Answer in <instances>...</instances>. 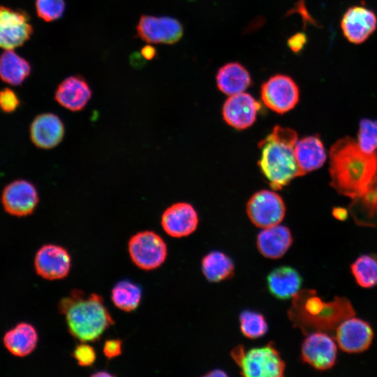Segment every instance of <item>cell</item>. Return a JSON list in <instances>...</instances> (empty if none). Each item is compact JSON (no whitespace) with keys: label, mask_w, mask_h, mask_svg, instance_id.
Returning <instances> with one entry per match:
<instances>
[{"label":"cell","mask_w":377,"mask_h":377,"mask_svg":"<svg viewBox=\"0 0 377 377\" xmlns=\"http://www.w3.org/2000/svg\"><path fill=\"white\" fill-rule=\"evenodd\" d=\"M329 158L331 186L351 199L362 193L377 177V151H364L350 137L334 142Z\"/></svg>","instance_id":"1"},{"label":"cell","mask_w":377,"mask_h":377,"mask_svg":"<svg viewBox=\"0 0 377 377\" xmlns=\"http://www.w3.org/2000/svg\"><path fill=\"white\" fill-rule=\"evenodd\" d=\"M293 299L289 318L305 335L319 331L334 336L343 320L355 315L352 304L343 297L337 296L332 301L325 302L315 290L305 289L300 290Z\"/></svg>","instance_id":"2"},{"label":"cell","mask_w":377,"mask_h":377,"mask_svg":"<svg viewBox=\"0 0 377 377\" xmlns=\"http://www.w3.org/2000/svg\"><path fill=\"white\" fill-rule=\"evenodd\" d=\"M297 133L275 126L272 132L258 143L260 157L258 166L274 190H280L293 179L305 175L295 154Z\"/></svg>","instance_id":"3"},{"label":"cell","mask_w":377,"mask_h":377,"mask_svg":"<svg viewBox=\"0 0 377 377\" xmlns=\"http://www.w3.org/2000/svg\"><path fill=\"white\" fill-rule=\"evenodd\" d=\"M59 312L65 316L69 333L82 342L98 340L114 324L103 297L96 293L85 296L73 290L59 303Z\"/></svg>","instance_id":"4"},{"label":"cell","mask_w":377,"mask_h":377,"mask_svg":"<svg viewBox=\"0 0 377 377\" xmlns=\"http://www.w3.org/2000/svg\"><path fill=\"white\" fill-rule=\"evenodd\" d=\"M233 360L239 366L240 374L245 377H281L286 364L274 343L254 347L246 350L239 345L231 351Z\"/></svg>","instance_id":"5"},{"label":"cell","mask_w":377,"mask_h":377,"mask_svg":"<svg viewBox=\"0 0 377 377\" xmlns=\"http://www.w3.org/2000/svg\"><path fill=\"white\" fill-rule=\"evenodd\" d=\"M128 250L133 263L147 271L159 267L168 255L167 245L163 239L151 230L133 235L128 242Z\"/></svg>","instance_id":"6"},{"label":"cell","mask_w":377,"mask_h":377,"mask_svg":"<svg viewBox=\"0 0 377 377\" xmlns=\"http://www.w3.org/2000/svg\"><path fill=\"white\" fill-rule=\"evenodd\" d=\"M265 105L270 110L283 114L295 108L300 99V90L288 75L277 74L265 82L260 89Z\"/></svg>","instance_id":"7"},{"label":"cell","mask_w":377,"mask_h":377,"mask_svg":"<svg viewBox=\"0 0 377 377\" xmlns=\"http://www.w3.org/2000/svg\"><path fill=\"white\" fill-rule=\"evenodd\" d=\"M301 346V360L315 369H332L337 358V343L332 334L313 332L306 334Z\"/></svg>","instance_id":"8"},{"label":"cell","mask_w":377,"mask_h":377,"mask_svg":"<svg viewBox=\"0 0 377 377\" xmlns=\"http://www.w3.org/2000/svg\"><path fill=\"white\" fill-rule=\"evenodd\" d=\"M182 23L170 16L142 15L136 26L137 36L153 44H173L183 36Z\"/></svg>","instance_id":"9"},{"label":"cell","mask_w":377,"mask_h":377,"mask_svg":"<svg viewBox=\"0 0 377 377\" xmlns=\"http://www.w3.org/2000/svg\"><path fill=\"white\" fill-rule=\"evenodd\" d=\"M33 32L30 17L25 11L0 6V47L13 50L20 47Z\"/></svg>","instance_id":"10"},{"label":"cell","mask_w":377,"mask_h":377,"mask_svg":"<svg viewBox=\"0 0 377 377\" xmlns=\"http://www.w3.org/2000/svg\"><path fill=\"white\" fill-rule=\"evenodd\" d=\"M246 212L251 221L257 227L265 228L279 224L283 219L286 207L282 198L276 193L262 190L250 198Z\"/></svg>","instance_id":"11"},{"label":"cell","mask_w":377,"mask_h":377,"mask_svg":"<svg viewBox=\"0 0 377 377\" xmlns=\"http://www.w3.org/2000/svg\"><path fill=\"white\" fill-rule=\"evenodd\" d=\"M334 337L341 350L359 353L367 350L371 345L374 331L368 322L352 316L337 326Z\"/></svg>","instance_id":"12"},{"label":"cell","mask_w":377,"mask_h":377,"mask_svg":"<svg viewBox=\"0 0 377 377\" xmlns=\"http://www.w3.org/2000/svg\"><path fill=\"white\" fill-rule=\"evenodd\" d=\"M1 202L5 211L9 214L25 216L34 212L39 202V196L31 182L17 179L3 188Z\"/></svg>","instance_id":"13"},{"label":"cell","mask_w":377,"mask_h":377,"mask_svg":"<svg viewBox=\"0 0 377 377\" xmlns=\"http://www.w3.org/2000/svg\"><path fill=\"white\" fill-rule=\"evenodd\" d=\"M340 26L343 36L351 43H364L377 29V16L371 9L360 5L349 7L343 13Z\"/></svg>","instance_id":"14"},{"label":"cell","mask_w":377,"mask_h":377,"mask_svg":"<svg viewBox=\"0 0 377 377\" xmlns=\"http://www.w3.org/2000/svg\"><path fill=\"white\" fill-rule=\"evenodd\" d=\"M34 267L36 273L45 279H62L70 272L71 258L65 248L55 244H45L37 251Z\"/></svg>","instance_id":"15"},{"label":"cell","mask_w":377,"mask_h":377,"mask_svg":"<svg viewBox=\"0 0 377 377\" xmlns=\"http://www.w3.org/2000/svg\"><path fill=\"white\" fill-rule=\"evenodd\" d=\"M260 104L249 94L230 96L225 101L222 114L225 121L237 129H244L256 121Z\"/></svg>","instance_id":"16"},{"label":"cell","mask_w":377,"mask_h":377,"mask_svg":"<svg viewBox=\"0 0 377 377\" xmlns=\"http://www.w3.org/2000/svg\"><path fill=\"white\" fill-rule=\"evenodd\" d=\"M161 223L163 230L168 235L180 238L191 235L196 230L198 216L191 205L177 202L164 211Z\"/></svg>","instance_id":"17"},{"label":"cell","mask_w":377,"mask_h":377,"mask_svg":"<svg viewBox=\"0 0 377 377\" xmlns=\"http://www.w3.org/2000/svg\"><path fill=\"white\" fill-rule=\"evenodd\" d=\"M92 96L87 80L80 75L66 77L57 86L54 98L63 108L78 112L83 110Z\"/></svg>","instance_id":"18"},{"label":"cell","mask_w":377,"mask_h":377,"mask_svg":"<svg viewBox=\"0 0 377 377\" xmlns=\"http://www.w3.org/2000/svg\"><path fill=\"white\" fill-rule=\"evenodd\" d=\"M64 134V124L54 113L38 114L31 124V140L40 149H49L57 147L62 141Z\"/></svg>","instance_id":"19"},{"label":"cell","mask_w":377,"mask_h":377,"mask_svg":"<svg viewBox=\"0 0 377 377\" xmlns=\"http://www.w3.org/2000/svg\"><path fill=\"white\" fill-rule=\"evenodd\" d=\"M292 244L293 236L289 228L279 224L263 228L256 239L258 251L269 259L281 258Z\"/></svg>","instance_id":"20"},{"label":"cell","mask_w":377,"mask_h":377,"mask_svg":"<svg viewBox=\"0 0 377 377\" xmlns=\"http://www.w3.org/2000/svg\"><path fill=\"white\" fill-rule=\"evenodd\" d=\"M266 280L270 294L281 300L294 297L300 290L302 283L300 273L290 266H281L272 269Z\"/></svg>","instance_id":"21"},{"label":"cell","mask_w":377,"mask_h":377,"mask_svg":"<svg viewBox=\"0 0 377 377\" xmlns=\"http://www.w3.org/2000/svg\"><path fill=\"white\" fill-rule=\"evenodd\" d=\"M348 211L358 226H377V177L362 193L352 198Z\"/></svg>","instance_id":"22"},{"label":"cell","mask_w":377,"mask_h":377,"mask_svg":"<svg viewBox=\"0 0 377 377\" xmlns=\"http://www.w3.org/2000/svg\"><path fill=\"white\" fill-rule=\"evenodd\" d=\"M297 163L304 174L320 168L327 159V154L319 137L311 135L297 140L295 145Z\"/></svg>","instance_id":"23"},{"label":"cell","mask_w":377,"mask_h":377,"mask_svg":"<svg viewBox=\"0 0 377 377\" xmlns=\"http://www.w3.org/2000/svg\"><path fill=\"white\" fill-rule=\"evenodd\" d=\"M219 89L226 95L244 92L251 83L247 69L238 62H230L222 66L216 76Z\"/></svg>","instance_id":"24"},{"label":"cell","mask_w":377,"mask_h":377,"mask_svg":"<svg viewBox=\"0 0 377 377\" xmlns=\"http://www.w3.org/2000/svg\"><path fill=\"white\" fill-rule=\"evenodd\" d=\"M38 341L36 330L31 324L22 323L8 331L3 337L6 349L13 355L25 357L36 348Z\"/></svg>","instance_id":"25"},{"label":"cell","mask_w":377,"mask_h":377,"mask_svg":"<svg viewBox=\"0 0 377 377\" xmlns=\"http://www.w3.org/2000/svg\"><path fill=\"white\" fill-rule=\"evenodd\" d=\"M29 62L13 50H6L0 55V78L12 86L21 85L30 75Z\"/></svg>","instance_id":"26"},{"label":"cell","mask_w":377,"mask_h":377,"mask_svg":"<svg viewBox=\"0 0 377 377\" xmlns=\"http://www.w3.org/2000/svg\"><path fill=\"white\" fill-rule=\"evenodd\" d=\"M201 270L205 279L212 283H218L233 276L235 265L225 253L212 251L201 260Z\"/></svg>","instance_id":"27"},{"label":"cell","mask_w":377,"mask_h":377,"mask_svg":"<svg viewBox=\"0 0 377 377\" xmlns=\"http://www.w3.org/2000/svg\"><path fill=\"white\" fill-rule=\"evenodd\" d=\"M142 299V288L130 281H119L111 292V300L119 309L131 312L138 309Z\"/></svg>","instance_id":"28"},{"label":"cell","mask_w":377,"mask_h":377,"mask_svg":"<svg viewBox=\"0 0 377 377\" xmlns=\"http://www.w3.org/2000/svg\"><path fill=\"white\" fill-rule=\"evenodd\" d=\"M350 270L360 287L371 288L377 286V255L360 256L350 265Z\"/></svg>","instance_id":"29"},{"label":"cell","mask_w":377,"mask_h":377,"mask_svg":"<svg viewBox=\"0 0 377 377\" xmlns=\"http://www.w3.org/2000/svg\"><path fill=\"white\" fill-rule=\"evenodd\" d=\"M239 328L242 334L250 339L263 337L268 330L265 317L261 313L244 310L239 316Z\"/></svg>","instance_id":"30"},{"label":"cell","mask_w":377,"mask_h":377,"mask_svg":"<svg viewBox=\"0 0 377 377\" xmlns=\"http://www.w3.org/2000/svg\"><path fill=\"white\" fill-rule=\"evenodd\" d=\"M357 142L367 153L377 151V120L363 119L360 121Z\"/></svg>","instance_id":"31"},{"label":"cell","mask_w":377,"mask_h":377,"mask_svg":"<svg viewBox=\"0 0 377 377\" xmlns=\"http://www.w3.org/2000/svg\"><path fill=\"white\" fill-rule=\"evenodd\" d=\"M35 7L39 18L47 22L59 20L66 10L65 0H36Z\"/></svg>","instance_id":"32"},{"label":"cell","mask_w":377,"mask_h":377,"mask_svg":"<svg viewBox=\"0 0 377 377\" xmlns=\"http://www.w3.org/2000/svg\"><path fill=\"white\" fill-rule=\"evenodd\" d=\"M73 356L81 367L91 366L96 359L94 348L86 342L76 346L73 352Z\"/></svg>","instance_id":"33"},{"label":"cell","mask_w":377,"mask_h":377,"mask_svg":"<svg viewBox=\"0 0 377 377\" xmlns=\"http://www.w3.org/2000/svg\"><path fill=\"white\" fill-rule=\"evenodd\" d=\"M20 105V99L16 93L10 88L0 90V109L6 112H14Z\"/></svg>","instance_id":"34"},{"label":"cell","mask_w":377,"mask_h":377,"mask_svg":"<svg viewBox=\"0 0 377 377\" xmlns=\"http://www.w3.org/2000/svg\"><path fill=\"white\" fill-rule=\"evenodd\" d=\"M122 341L118 339H108L105 341L103 352L108 359H112L121 354Z\"/></svg>","instance_id":"35"},{"label":"cell","mask_w":377,"mask_h":377,"mask_svg":"<svg viewBox=\"0 0 377 377\" xmlns=\"http://www.w3.org/2000/svg\"><path fill=\"white\" fill-rule=\"evenodd\" d=\"M306 43V36L303 33H297L288 39V45L295 52L301 51Z\"/></svg>","instance_id":"36"},{"label":"cell","mask_w":377,"mask_h":377,"mask_svg":"<svg viewBox=\"0 0 377 377\" xmlns=\"http://www.w3.org/2000/svg\"><path fill=\"white\" fill-rule=\"evenodd\" d=\"M140 53L145 59L151 60L156 56V50L153 46L147 45L141 49Z\"/></svg>","instance_id":"37"},{"label":"cell","mask_w":377,"mask_h":377,"mask_svg":"<svg viewBox=\"0 0 377 377\" xmlns=\"http://www.w3.org/2000/svg\"><path fill=\"white\" fill-rule=\"evenodd\" d=\"M348 212L345 209L343 208H335L333 210V216L338 220L344 221L348 216Z\"/></svg>","instance_id":"38"},{"label":"cell","mask_w":377,"mask_h":377,"mask_svg":"<svg viewBox=\"0 0 377 377\" xmlns=\"http://www.w3.org/2000/svg\"><path fill=\"white\" fill-rule=\"evenodd\" d=\"M227 374L221 369H214L209 372H207L205 376H212V377H216V376H227Z\"/></svg>","instance_id":"39"},{"label":"cell","mask_w":377,"mask_h":377,"mask_svg":"<svg viewBox=\"0 0 377 377\" xmlns=\"http://www.w3.org/2000/svg\"><path fill=\"white\" fill-rule=\"evenodd\" d=\"M112 375L110 374V373H108L106 371H104V372H99V373H96L92 375V376H111Z\"/></svg>","instance_id":"40"}]
</instances>
